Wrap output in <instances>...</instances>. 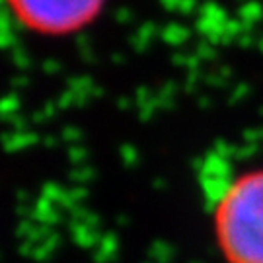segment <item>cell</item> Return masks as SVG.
Wrapping results in <instances>:
<instances>
[{
	"instance_id": "cell-1",
	"label": "cell",
	"mask_w": 263,
	"mask_h": 263,
	"mask_svg": "<svg viewBox=\"0 0 263 263\" xmlns=\"http://www.w3.org/2000/svg\"><path fill=\"white\" fill-rule=\"evenodd\" d=\"M216 234L230 263H263V168L234 179L218 199Z\"/></svg>"
},
{
	"instance_id": "cell-2",
	"label": "cell",
	"mask_w": 263,
	"mask_h": 263,
	"mask_svg": "<svg viewBox=\"0 0 263 263\" xmlns=\"http://www.w3.org/2000/svg\"><path fill=\"white\" fill-rule=\"evenodd\" d=\"M26 28L43 33H65L84 28L102 10L105 0H8Z\"/></svg>"
}]
</instances>
